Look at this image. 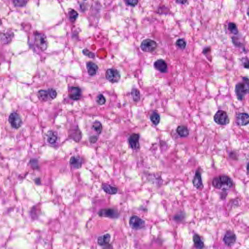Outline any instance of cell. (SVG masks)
Here are the masks:
<instances>
[{
	"label": "cell",
	"mask_w": 249,
	"mask_h": 249,
	"mask_svg": "<svg viewBox=\"0 0 249 249\" xmlns=\"http://www.w3.org/2000/svg\"><path fill=\"white\" fill-rule=\"evenodd\" d=\"M234 184L233 180L229 176L221 175L215 177L212 181V185L214 187L222 190H228L232 187Z\"/></svg>",
	"instance_id": "1"
},
{
	"label": "cell",
	"mask_w": 249,
	"mask_h": 249,
	"mask_svg": "<svg viewBox=\"0 0 249 249\" xmlns=\"http://www.w3.org/2000/svg\"><path fill=\"white\" fill-rule=\"evenodd\" d=\"M235 93L237 99L242 101L245 97L249 94V79L246 77H242V80L236 85Z\"/></svg>",
	"instance_id": "2"
},
{
	"label": "cell",
	"mask_w": 249,
	"mask_h": 249,
	"mask_svg": "<svg viewBox=\"0 0 249 249\" xmlns=\"http://www.w3.org/2000/svg\"><path fill=\"white\" fill-rule=\"evenodd\" d=\"M34 38L36 45L42 51H44L47 49L48 43L47 37L44 34L36 32L34 35Z\"/></svg>",
	"instance_id": "3"
},
{
	"label": "cell",
	"mask_w": 249,
	"mask_h": 249,
	"mask_svg": "<svg viewBox=\"0 0 249 249\" xmlns=\"http://www.w3.org/2000/svg\"><path fill=\"white\" fill-rule=\"evenodd\" d=\"M215 123L218 125L226 126L229 123L230 119L227 112L225 111L219 110L214 117Z\"/></svg>",
	"instance_id": "4"
},
{
	"label": "cell",
	"mask_w": 249,
	"mask_h": 249,
	"mask_svg": "<svg viewBox=\"0 0 249 249\" xmlns=\"http://www.w3.org/2000/svg\"><path fill=\"white\" fill-rule=\"evenodd\" d=\"M57 96V92L53 89L48 90H41L37 92V97L40 100L43 101L53 100Z\"/></svg>",
	"instance_id": "5"
},
{
	"label": "cell",
	"mask_w": 249,
	"mask_h": 249,
	"mask_svg": "<svg viewBox=\"0 0 249 249\" xmlns=\"http://www.w3.org/2000/svg\"><path fill=\"white\" fill-rule=\"evenodd\" d=\"M130 227L133 229L139 230L144 228L146 225L145 221L136 215L131 217L129 221Z\"/></svg>",
	"instance_id": "6"
},
{
	"label": "cell",
	"mask_w": 249,
	"mask_h": 249,
	"mask_svg": "<svg viewBox=\"0 0 249 249\" xmlns=\"http://www.w3.org/2000/svg\"><path fill=\"white\" fill-rule=\"evenodd\" d=\"M157 44L156 42L151 39H146L142 42L140 47L145 52H152L156 49Z\"/></svg>",
	"instance_id": "7"
},
{
	"label": "cell",
	"mask_w": 249,
	"mask_h": 249,
	"mask_svg": "<svg viewBox=\"0 0 249 249\" xmlns=\"http://www.w3.org/2000/svg\"><path fill=\"white\" fill-rule=\"evenodd\" d=\"M105 75L106 79L112 83L117 82L121 77L118 71L112 68L107 70Z\"/></svg>",
	"instance_id": "8"
},
{
	"label": "cell",
	"mask_w": 249,
	"mask_h": 249,
	"mask_svg": "<svg viewBox=\"0 0 249 249\" xmlns=\"http://www.w3.org/2000/svg\"><path fill=\"white\" fill-rule=\"evenodd\" d=\"M9 123L12 127L19 128L22 125V120L19 114L15 112H12L9 117Z\"/></svg>",
	"instance_id": "9"
},
{
	"label": "cell",
	"mask_w": 249,
	"mask_h": 249,
	"mask_svg": "<svg viewBox=\"0 0 249 249\" xmlns=\"http://www.w3.org/2000/svg\"><path fill=\"white\" fill-rule=\"evenodd\" d=\"M98 215L102 217L111 218H117L119 216L118 212L116 210L112 208H106L101 210L99 212Z\"/></svg>",
	"instance_id": "10"
},
{
	"label": "cell",
	"mask_w": 249,
	"mask_h": 249,
	"mask_svg": "<svg viewBox=\"0 0 249 249\" xmlns=\"http://www.w3.org/2000/svg\"><path fill=\"white\" fill-rule=\"evenodd\" d=\"M223 240L226 246L231 247L233 246L236 242L237 237L234 232L231 231H228L224 235Z\"/></svg>",
	"instance_id": "11"
},
{
	"label": "cell",
	"mask_w": 249,
	"mask_h": 249,
	"mask_svg": "<svg viewBox=\"0 0 249 249\" xmlns=\"http://www.w3.org/2000/svg\"><path fill=\"white\" fill-rule=\"evenodd\" d=\"M236 122L239 126H245L249 124V115L247 113H239L236 117Z\"/></svg>",
	"instance_id": "12"
},
{
	"label": "cell",
	"mask_w": 249,
	"mask_h": 249,
	"mask_svg": "<svg viewBox=\"0 0 249 249\" xmlns=\"http://www.w3.org/2000/svg\"><path fill=\"white\" fill-rule=\"evenodd\" d=\"M140 136L137 133H133L129 137L128 142L130 147L133 150H137L140 147Z\"/></svg>",
	"instance_id": "13"
},
{
	"label": "cell",
	"mask_w": 249,
	"mask_h": 249,
	"mask_svg": "<svg viewBox=\"0 0 249 249\" xmlns=\"http://www.w3.org/2000/svg\"><path fill=\"white\" fill-rule=\"evenodd\" d=\"M68 94L69 97L72 100H78L81 96V90L78 87H71L69 89Z\"/></svg>",
	"instance_id": "14"
},
{
	"label": "cell",
	"mask_w": 249,
	"mask_h": 249,
	"mask_svg": "<svg viewBox=\"0 0 249 249\" xmlns=\"http://www.w3.org/2000/svg\"><path fill=\"white\" fill-rule=\"evenodd\" d=\"M193 186L195 187L197 189H201L203 187V183H202V176L201 173L199 170H197L195 175L194 177L193 178Z\"/></svg>",
	"instance_id": "15"
},
{
	"label": "cell",
	"mask_w": 249,
	"mask_h": 249,
	"mask_svg": "<svg viewBox=\"0 0 249 249\" xmlns=\"http://www.w3.org/2000/svg\"><path fill=\"white\" fill-rule=\"evenodd\" d=\"M154 67L156 69L161 72H167V65L165 61L162 59H159L154 63Z\"/></svg>",
	"instance_id": "16"
},
{
	"label": "cell",
	"mask_w": 249,
	"mask_h": 249,
	"mask_svg": "<svg viewBox=\"0 0 249 249\" xmlns=\"http://www.w3.org/2000/svg\"><path fill=\"white\" fill-rule=\"evenodd\" d=\"M111 240V235L106 234L100 236L98 238L97 243L100 246H105L108 244Z\"/></svg>",
	"instance_id": "17"
},
{
	"label": "cell",
	"mask_w": 249,
	"mask_h": 249,
	"mask_svg": "<svg viewBox=\"0 0 249 249\" xmlns=\"http://www.w3.org/2000/svg\"><path fill=\"white\" fill-rule=\"evenodd\" d=\"M87 70L88 73L90 76H93L96 75L97 72L98 68L97 65L94 63L92 62H88L87 63Z\"/></svg>",
	"instance_id": "18"
},
{
	"label": "cell",
	"mask_w": 249,
	"mask_h": 249,
	"mask_svg": "<svg viewBox=\"0 0 249 249\" xmlns=\"http://www.w3.org/2000/svg\"><path fill=\"white\" fill-rule=\"evenodd\" d=\"M103 190L108 194H116L118 192V189L115 187L109 185L108 184H104L102 186Z\"/></svg>",
	"instance_id": "19"
},
{
	"label": "cell",
	"mask_w": 249,
	"mask_h": 249,
	"mask_svg": "<svg viewBox=\"0 0 249 249\" xmlns=\"http://www.w3.org/2000/svg\"><path fill=\"white\" fill-rule=\"evenodd\" d=\"M70 163L74 168H80L82 166V160L78 156H73L71 158Z\"/></svg>",
	"instance_id": "20"
},
{
	"label": "cell",
	"mask_w": 249,
	"mask_h": 249,
	"mask_svg": "<svg viewBox=\"0 0 249 249\" xmlns=\"http://www.w3.org/2000/svg\"><path fill=\"white\" fill-rule=\"evenodd\" d=\"M193 242L196 248L198 249H202L204 247V243L199 235L195 234L193 237Z\"/></svg>",
	"instance_id": "21"
},
{
	"label": "cell",
	"mask_w": 249,
	"mask_h": 249,
	"mask_svg": "<svg viewBox=\"0 0 249 249\" xmlns=\"http://www.w3.org/2000/svg\"><path fill=\"white\" fill-rule=\"evenodd\" d=\"M177 132L179 136L182 137H187L189 134V131L187 127L184 126H179L177 128Z\"/></svg>",
	"instance_id": "22"
},
{
	"label": "cell",
	"mask_w": 249,
	"mask_h": 249,
	"mask_svg": "<svg viewBox=\"0 0 249 249\" xmlns=\"http://www.w3.org/2000/svg\"><path fill=\"white\" fill-rule=\"evenodd\" d=\"M13 34L9 33H3L1 35V42L2 44H8L11 42L13 37Z\"/></svg>",
	"instance_id": "23"
},
{
	"label": "cell",
	"mask_w": 249,
	"mask_h": 249,
	"mask_svg": "<svg viewBox=\"0 0 249 249\" xmlns=\"http://www.w3.org/2000/svg\"><path fill=\"white\" fill-rule=\"evenodd\" d=\"M151 122L155 125H158L160 122V116L157 112H154L150 116Z\"/></svg>",
	"instance_id": "24"
},
{
	"label": "cell",
	"mask_w": 249,
	"mask_h": 249,
	"mask_svg": "<svg viewBox=\"0 0 249 249\" xmlns=\"http://www.w3.org/2000/svg\"><path fill=\"white\" fill-rule=\"evenodd\" d=\"M57 136L55 132H52V131L49 132L48 136H47V141L50 144H55L57 141Z\"/></svg>",
	"instance_id": "25"
},
{
	"label": "cell",
	"mask_w": 249,
	"mask_h": 249,
	"mask_svg": "<svg viewBox=\"0 0 249 249\" xmlns=\"http://www.w3.org/2000/svg\"><path fill=\"white\" fill-rule=\"evenodd\" d=\"M68 16L72 22H74L78 17V13L74 9H70L68 12Z\"/></svg>",
	"instance_id": "26"
},
{
	"label": "cell",
	"mask_w": 249,
	"mask_h": 249,
	"mask_svg": "<svg viewBox=\"0 0 249 249\" xmlns=\"http://www.w3.org/2000/svg\"><path fill=\"white\" fill-rule=\"evenodd\" d=\"M15 7H25L27 2V0H11Z\"/></svg>",
	"instance_id": "27"
},
{
	"label": "cell",
	"mask_w": 249,
	"mask_h": 249,
	"mask_svg": "<svg viewBox=\"0 0 249 249\" xmlns=\"http://www.w3.org/2000/svg\"><path fill=\"white\" fill-rule=\"evenodd\" d=\"M92 128L94 131H96L98 134H100L102 132V124L99 121H96L92 124Z\"/></svg>",
	"instance_id": "28"
},
{
	"label": "cell",
	"mask_w": 249,
	"mask_h": 249,
	"mask_svg": "<svg viewBox=\"0 0 249 249\" xmlns=\"http://www.w3.org/2000/svg\"><path fill=\"white\" fill-rule=\"evenodd\" d=\"M132 95L133 101L135 102H138L139 100L140 94V92L138 90L135 89V88L133 89L132 91Z\"/></svg>",
	"instance_id": "29"
},
{
	"label": "cell",
	"mask_w": 249,
	"mask_h": 249,
	"mask_svg": "<svg viewBox=\"0 0 249 249\" xmlns=\"http://www.w3.org/2000/svg\"><path fill=\"white\" fill-rule=\"evenodd\" d=\"M228 29L232 33H233L235 35H237V34H238V28H237V26L235 23L230 22V23H229Z\"/></svg>",
	"instance_id": "30"
},
{
	"label": "cell",
	"mask_w": 249,
	"mask_h": 249,
	"mask_svg": "<svg viewBox=\"0 0 249 249\" xmlns=\"http://www.w3.org/2000/svg\"><path fill=\"white\" fill-rule=\"evenodd\" d=\"M176 44L179 48L182 50L185 49L187 46V43H186V41L183 39H179L177 40Z\"/></svg>",
	"instance_id": "31"
},
{
	"label": "cell",
	"mask_w": 249,
	"mask_h": 249,
	"mask_svg": "<svg viewBox=\"0 0 249 249\" xmlns=\"http://www.w3.org/2000/svg\"><path fill=\"white\" fill-rule=\"evenodd\" d=\"M96 101H97V103L99 105H103L105 104L106 100L105 98L104 97L103 95L99 94L97 97Z\"/></svg>",
	"instance_id": "32"
},
{
	"label": "cell",
	"mask_w": 249,
	"mask_h": 249,
	"mask_svg": "<svg viewBox=\"0 0 249 249\" xmlns=\"http://www.w3.org/2000/svg\"><path fill=\"white\" fill-rule=\"evenodd\" d=\"M128 6L135 7L138 2V0H124Z\"/></svg>",
	"instance_id": "33"
},
{
	"label": "cell",
	"mask_w": 249,
	"mask_h": 249,
	"mask_svg": "<svg viewBox=\"0 0 249 249\" xmlns=\"http://www.w3.org/2000/svg\"><path fill=\"white\" fill-rule=\"evenodd\" d=\"M83 53L86 56H88V57H91V58H93L94 57V54L92 52H90L87 49L84 50Z\"/></svg>",
	"instance_id": "34"
},
{
	"label": "cell",
	"mask_w": 249,
	"mask_h": 249,
	"mask_svg": "<svg viewBox=\"0 0 249 249\" xmlns=\"http://www.w3.org/2000/svg\"><path fill=\"white\" fill-rule=\"evenodd\" d=\"M243 65L244 68L246 69H249V59L246 58H243L242 59Z\"/></svg>",
	"instance_id": "35"
},
{
	"label": "cell",
	"mask_w": 249,
	"mask_h": 249,
	"mask_svg": "<svg viewBox=\"0 0 249 249\" xmlns=\"http://www.w3.org/2000/svg\"><path fill=\"white\" fill-rule=\"evenodd\" d=\"M98 139V137L97 136H92L90 137V142L91 143H95L97 141Z\"/></svg>",
	"instance_id": "36"
},
{
	"label": "cell",
	"mask_w": 249,
	"mask_h": 249,
	"mask_svg": "<svg viewBox=\"0 0 249 249\" xmlns=\"http://www.w3.org/2000/svg\"><path fill=\"white\" fill-rule=\"evenodd\" d=\"M187 1V0H176V2L178 3H180V4H182L184 5Z\"/></svg>",
	"instance_id": "37"
},
{
	"label": "cell",
	"mask_w": 249,
	"mask_h": 249,
	"mask_svg": "<svg viewBox=\"0 0 249 249\" xmlns=\"http://www.w3.org/2000/svg\"><path fill=\"white\" fill-rule=\"evenodd\" d=\"M247 170L248 172L249 173V162L247 165Z\"/></svg>",
	"instance_id": "38"
},
{
	"label": "cell",
	"mask_w": 249,
	"mask_h": 249,
	"mask_svg": "<svg viewBox=\"0 0 249 249\" xmlns=\"http://www.w3.org/2000/svg\"><path fill=\"white\" fill-rule=\"evenodd\" d=\"M247 15H248V17H249V7L248 8V9L247 10Z\"/></svg>",
	"instance_id": "39"
},
{
	"label": "cell",
	"mask_w": 249,
	"mask_h": 249,
	"mask_svg": "<svg viewBox=\"0 0 249 249\" xmlns=\"http://www.w3.org/2000/svg\"><path fill=\"white\" fill-rule=\"evenodd\" d=\"M84 1H86V0H84Z\"/></svg>",
	"instance_id": "40"
}]
</instances>
